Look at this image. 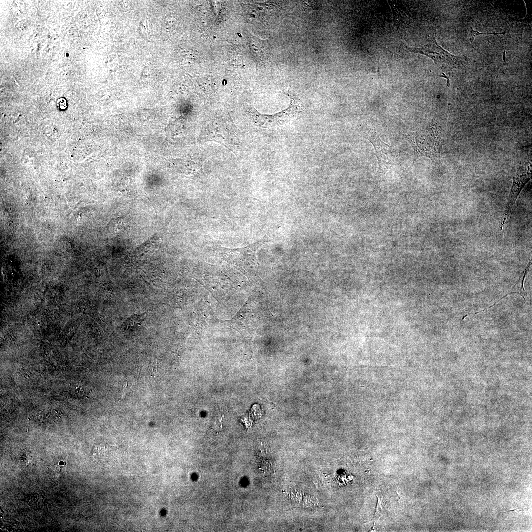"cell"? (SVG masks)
Returning <instances> with one entry per match:
<instances>
[{
    "label": "cell",
    "instance_id": "cell-1",
    "mask_svg": "<svg viewBox=\"0 0 532 532\" xmlns=\"http://www.w3.org/2000/svg\"><path fill=\"white\" fill-rule=\"evenodd\" d=\"M291 99L289 107L284 110L272 115H263L257 111H252L251 115L259 127L267 128L284 124L303 112V107L299 100L292 94H288Z\"/></svg>",
    "mask_w": 532,
    "mask_h": 532
},
{
    "label": "cell",
    "instance_id": "cell-6",
    "mask_svg": "<svg viewBox=\"0 0 532 532\" xmlns=\"http://www.w3.org/2000/svg\"><path fill=\"white\" fill-rule=\"evenodd\" d=\"M113 450V446L106 444H100L95 448L94 454L96 455L97 459H101L100 460L105 461V459L109 458L111 456Z\"/></svg>",
    "mask_w": 532,
    "mask_h": 532
},
{
    "label": "cell",
    "instance_id": "cell-3",
    "mask_svg": "<svg viewBox=\"0 0 532 532\" xmlns=\"http://www.w3.org/2000/svg\"><path fill=\"white\" fill-rule=\"evenodd\" d=\"M531 164L529 163L522 166L513 177V184L509 197L507 209L502 219L500 229L507 224L511 215L516 200L525 184L531 179Z\"/></svg>",
    "mask_w": 532,
    "mask_h": 532
},
{
    "label": "cell",
    "instance_id": "cell-4",
    "mask_svg": "<svg viewBox=\"0 0 532 532\" xmlns=\"http://www.w3.org/2000/svg\"><path fill=\"white\" fill-rule=\"evenodd\" d=\"M366 138L372 144L375 150L380 169L387 167L392 164V157L390 147L380 138L376 131L366 133Z\"/></svg>",
    "mask_w": 532,
    "mask_h": 532
},
{
    "label": "cell",
    "instance_id": "cell-8",
    "mask_svg": "<svg viewBox=\"0 0 532 532\" xmlns=\"http://www.w3.org/2000/svg\"><path fill=\"white\" fill-rule=\"evenodd\" d=\"M470 29H471V31H470L471 34H470V42H471V43L472 44V46H473V42L474 41V38L476 36H479L480 35L492 34V35H495L498 34H503L504 36L505 34L506 33L505 31L504 32H501V33H480V32H478L476 30H474V29H473V28L472 27H471Z\"/></svg>",
    "mask_w": 532,
    "mask_h": 532
},
{
    "label": "cell",
    "instance_id": "cell-7",
    "mask_svg": "<svg viewBox=\"0 0 532 532\" xmlns=\"http://www.w3.org/2000/svg\"><path fill=\"white\" fill-rule=\"evenodd\" d=\"M145 318V313L132 316L124 322V327L125 328H135L140 326Z\"/></svg>",
    "mask_w": 532,
    "mask_h": 532
},
{
    "label": "cell",
    "instance_id": "cell-5",
    "mask_svg": "<svg viewBox=\"0 0 532 532\" xmlns=\"http://www.w3.org/2000/svg\"><path fill=\"white\" fill-rule=\"evenodd\" d=\"M407 136L409 140L408 141L410 142L414 152L415 158L414 161L422 156H426L432 159L431 157L430 156L431 154L429 152L425 151L423 149H422L419 147L416 140L417 136H415L414 132H410L407 134Z\"/></svg>",
    "mask_w": 532,
    "mask_h": 532
},
{
    "label": "cell",
    "instance_id": "cell-2",
    "mask_svg": "<svg viewBox=\"0 0 532 532\" xmlns=\"http://www.w3.org/2000/svg\"><path fill=\"white\" fill-rule=\"evenodd\" d=\"M407 48L410 51L431 58L441 68L453 69L464 64L463 58L455 56L443 49L438 45L434 38H430L429 42L421 48Z\"/></svg>",
    "mask_w": 532,
    "mask_h": 532
}]
</instances>
